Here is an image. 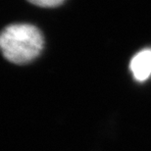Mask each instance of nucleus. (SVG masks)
<instances>
[{
    "label": "nucleus",
    "instance_id": "1",
    "mask_svg": "<svg viewBox=\"0 0 151 151\" xmlns=\"http://www.w3.org/2000/svg\"><path fill=\"white\" fill-rule=\"evenodd\" d=\"M44 45L41 32L29 24H13L3 29L0 47L3 56L14 64H27L40 54Z\"/></svg>",
    "mask_w": 151,
    "mask_h": 151
},
{
    "label": "nucleus",
    "instance_id": "2",
    "mask_svg": "<svg viewBox=\"0 0 151 151\" xmlns=\"http://www.w3.org/2000/svg\"><path fill=\"white\" fill-rule=\"evenodd\" d=\"M129 69L137 81L147 80L151 75V48H145L135 54L131 60Z\"/></svg>",
    "mask_w": 151,
    "mask_h": 151
},
{
    "label": "nucleus",
    "instance_id": "3",
    "mask_svg": "<svg viewBox=\"0 0 151 151\" xmlns=\"http://www.w3.org/2000/svg\"><path fill=\"white\" fill-rule=\"evenodd\" d=\"M32 4L39 6V7H57L61 5L65 0H28Z\"/></svg>",
    "mask_w": 151,
    "mask_h": 151
}]
</instances>
